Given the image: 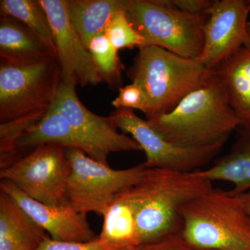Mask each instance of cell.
Returning <instances> with one entry per match:
<instances>
[{
  "label": "cell",
  "instance_id": "cell-17",
  "mask_svg": "<svg viewBox=\"0 0 250 250\" xmlns=\"http://www.w3.org/2000/svg\"><path fill=\"white\" fill-rule=\"evenodd\" d=\"M129 188L119 192L103 215L100 243L132 250L141 245L136 215Z\"/></svg>",
  "mask_w": 250,
  "mask_h": 250
},
{
  "label": "cell",
  "instance_id": "cell-10",
  "mask_svg": "<svg viewBox=\"0 0 250 250\" xmlns=\"http://www.w3.org/2000/svg\"><path fill=\"white\" fill-rule=\"evenodd\" d=\"M250 0H215L206 12L204 47L197 59L213 70L243 47H250L248 16Z\"/></svg>",
  "mask_w": 250,
  "mask_h": 250
},
{
  "label": "cell",
  "instance_id": "cell-5",
  "mask_svg": "<svg viewBox=\"0 0 250 250\" xmlns=\"http://www.w3.org/2000/svg\"><path fill=\"white\" fill-rule=\"evenodd\" d=\"M62 82L52 57L27 62H0V123L14 121L52 106Z\"/></svg>",
  "mask_w": 250,
  "mask_h": 250
},
{
  "label": "cell",
  "instance_id": "cell-8",
  "mask_svg": "<svg viewBox=\"0 0 250 250\" xmlns=\"http://www.w3.org/2000/svg\"><path fill=\"white\" fill-rule=\"evenodd\" d=\"M70 170L65 148L44 144L1 169L0 178L12 182L33 200L57 207L67 202L65 192Z\"/></svg>",
  "mask_w": 250,
  "mask_h": 250
},
{
  "label": "cell",
  "instance_id": "cell-11",
  "mask_svg": "<svg viewBox=\"0 0 250 250\" xmlns=\"http://www.w3.org/2000/svg\"><path fill=\"white\" fill-rule=\"evenodd\" d=\"M40 2L52 28L62 82L83 87L103 82L89 50L72 26L66 0H40Z\"/></svg>",
  "mask_w": 250,
  "mask_h": 250
},
{
  "label": "cell",
  "instance_id": "cell-18",
  "mask_svg": "<svg viewBox=\"0 0 250 250\" xmlns=\"http://www.w3.org/2000/svg\"><path fill=\"white\" fill-rule=\"evenodd\" d=\"M126 0H66L67 13L87 49L96 36L104 34L115 15L125 10Z\"/></svg>",
  "mask_w": 250,
  "mask_h": 250
},
{
  "label": "cell",
  "instance_id": "cell-26",
  "mask_svg": "<svg viewBox=\"0 0 250 250\" xmlns=\"http://www.w3.org/2000/svg\"><path fill=\"white\" fill-rule=\"evenodd\" d=\"M132 250H195L188 246L180 235H173L158 241L140 245Z\"/></svg>",
  "mask_w": 250,
  "mask_h": 250
},
{
  "label": "cell",
  "instance_id": "cell-19",
  "mask_svg": "<svg viewBox=\"0 0 250 250\" xmlns=\"http://www.w3.org/2000/svg\"><path fill=\"white\" fill-rule=\"evenodd\" d=\"M231 150L214 166L197 170L208 180L223 181L233 185L229 193L239 196L250 189V130L240 129Z\"/></svg>",
  "mask_w": 250,
  "mask_h": 250
},
{
  "label": "cell",
  "instance_id": "cell-14",
  "mask_svg": "<svg viewBox=\"0 0 250 250\" xmlns=\"http://www.w3.org/2000/svg\"><path fill=\"white\" fill-rule=\"evenodd\" d=\"M44 144L57 145L65 149H80L93 160L106 165L98 149L86 141L52 104L42 119L20 138L16 148L20 155L22 151L33 150Z\"/></svg>",
  "mask_w": 250,
  "mask_h": 250
},
{
  "label": "cell",
  "instance_id": "cell-16",
  "mask_svg": "<svg viewBox=\"0 0 250 250\" xmlns=\"http://www.w3.org/2000/svg\"><path fill=\"white\" fill-rule=\"evenodd\" d=\"M47 237L12 197L0 192V250H36Z\"/></svg>",
  "mask_w": 250,
  "mask_h": 250
},
{
  "label": "cell",
  "instance_id": "cell-29",
  "mask_svg": "<svg viewBox=\"0 0 250 250\" xmlns=\"http://www.w3.org/2000/svg\"><path fill=\"white\" fill-rule=\"evenodd\" d=\"M248 34H249V35L250 36V20L249 21H248Z\"/></svg>",
  "mask_w": 250,
  "mask_h": 250
},
{
  "label": "cell",
  "instance_id": "cell-2",
  "mask_svg": "<svg viewBox=\"0 0 250 250\" xmlns=\"http://www.w3.org/2000/svg\"><path fill=\"white\" fill-rule=\"evenodd\" d=\"M167 141L184 147L226 143L239 128L221 82L215 76L184 97L173 110L147 120Z\"/></svg>",
  "mask_w": 250,
  "mask_h": 250
},
{
  "label": "cell",
  "instance_id": "cell-20",
  "mask_svg": "<svg viewBox=\"0 0 250 250\" xmlns=\"http://www.w3.org/2000/svg\"><path fill=\"white\" fill-rule=\"evenodd\" d=\"M49 57L55 58L43 42L24 24L15 18L1 16V59L11 62H27Z\"/></svg>",
  "mask_w": 250,
  "mask_h": 250
},
{
  "label": "cell",
  "instance_id": "cell-1",
  "mask_svg": "<svg viewBox=\"0 0 250 250\" xmlns=\"http://www.w3.org/2000/svg\"><path fill=\"white\" fill-rule=\"evenodd\" d=\"M213 188L211 181L197 170L146 168L129 189L141 245L179 235L184 206Z\"/></svg>",
  "mask_w": 250,
  "mask_h": 250
},
{
  "label": "cell",
  "instance_id": "cell-21",
  "mask_svg": "<svg viewBox=\"0 0 250 250\" xmlns=\"http://www.w3.org/2000/svg\"><path fill=\"white\" fill-rule=\"evenodd\" d=\"M0 11L1 16L15 18L24 24L57 59L52 28L40 0H1Z\"/></svg>",
  "mask_w": 250,
  "mask_h": 250
},
{
  "label": "cell",
  "instance_id": "cell-7",
  "mask_svg": "<svg viewBox=\"0 0 250 250\" xmlns=\"http://www.w3.org/2000/svg\"><path fill=\"white\" fill-rule=\"evenodd\" d=\"M65 150L71 168L65 197L77 211L85 215L93 212L103 216L116 195L139 183L146 170L143 164L114 170L80 149Z\"/></svg>",
  "mask_w": 250,
  "mask_h": 250
},
{
  "label": "cell",
  "instance_id": "cell-15",
  "mask_svg": "<svg viewBox=\"0 0 250 250\" xmlns=\"http://www.w3.org/2000/svg\"><path fill=\"white\" fill-rule=\"evenodd\" d=\"M213 70L225 88L240 129L250 130V47L240 49Z\"/></svg>",
  "mask_w": 250,
  "mask_h": 250
},
{
  "label": "cell",
  "instance_id": "cell-12",
  "mask_svg": "<svg viewBox=\"0 0 250 250\" xmlns=\"http://www.w3.org/2000/svg\"><path fill=\"white\" fill-rule=\"evenodd\" d=\"M76 86L62 81L52 105L98 149L106 165L111 153L143 151L134 139L118 132V127L111 117L99 116L85 107L77 96Z\"/></svg>",
  "mask_w": 250,
  "mask_h": 250
},
{
  "label": "cell",
  "instance_id": "cell-6",
  "mask_svg": "<svg viewBox=\"0 0 250 250\" xmlns=\"http://www.w3.org/2000/svg\"><path fill=\"white\" fill-rule=\"evenodd\" d=\"M125 13L145 46H157L187 59L201 55L207 15L187 14L154 0H126Z\"/></svg>",
  "mask_w": 250,
  "mask_h": 250
},
{
  "label": "cell",
  "instance_id": "cell-27",
  "mask_svg": "<svg viewBox=\"0 0 250 250\" xmlns=\"http://www.w3.org/2000/svg\"><path fill=\"white\" fill-rule=\"evenodd\" d=\"M174 7L182 12L192 15H206L213 4L210 0H172Z\"/></svg>",
  "mask_w": 250,
  "mask_h": 250
},
{
  "label": "cell",
  "instance_id": "cell-13",
  "mask_svg": "<svg viewBox=\"0 0 250 250\" xmlns=\"http://www.w3.org/2000/svg\"><path fill=\"white\" fill-rule=\"evenodd\" d=\"M0 189L12 197L54 241L83 243L98 238L86 215L77 211L68 202L57 207L44 205L27 196L7 180H1Z\"/></svg>",
  "mask_w": 250,
  "mask_h": 250
},
{
  "label": "cell",
  "instance_id": "cell-9",
  "mask_svg": "<svg viewBox=\"0 0 250 250\" xmlns=\"http://www.w3.org/2000/svg\"><path fill=\"white\" fill-rule=\"evenodd\" d=\"M110 117L118 129L131 134L146 153V160L143 163L146 168L194 172L209 163L225 146V143L202 148L176 146L167 141L147 120L136 116L132 109H116Z\"/></svg>",
  "mask_w": 250,
  "mask_h": 250
},
{
  "label": "cell",
  "instance_id": "cell-22",
  "mask_svg": "<svg viewBox=\"0 0 250 250\" xmlns=\"http://www.w3.org/2000/svg\"><path fill=\"white\" fill-rule=\"evenodd\" d=\"M88 50L103 82H106L110 87L120 86L123 64L118 57V51L111 45L106 35L101 34L94 38Z\"/></svg>",
  "mask_w": 250,
  "mask_h": 250
},
{
  "label": "cell",
  "instance_id": "cell-3",
  "mask_svg": "<svg viewBox=\"0 0 250 250\" xmlns=\"http://www.w3.org/2000/svg\"><path fill=\"white\" fill-rule=\"evenodd\" d=\"M180 236L195 250H250V216L239 196L213 188L184 206Z\"/></svg>",
  "mask_w": 250,
  "mask_h": 250
},
{
  "label": "cell",
  "instance_id": "cell-24",
  "mask_svg": "<svg viewBox=\"0 0 250 250\" xmlns=\"http://www.w3.org/2000/svg\"><path fill=\"white\" fill-rule=\"evenodd\" d=\"M118 97L111 103L116 109H137L143 112L147 116L149 106L147 97L142 86L132 82L131 84L120 87Z\"/></svg>",
  "mask_w": 250,
  "mask_h": 250
},
{
  "label": "cell",
  "instance_id": "cell-25",
  "mask_svg": "<svg viewBox=\"0 0 250 250\" xmlns=\"http://www.w3.org/2000/svg\"><path fill=\"white\" fill-rule=\"evenodd\" d=\"M36 250H128L100 243L98 238L90 242H62L54 241L47 236Z\"/></svg>",
  "mask_w": 250,
  "mask_h": 250
},
{
  "label": "cell",
  "instance_id": "cell-23",
  "mask_svg": "<svg viewBox=\"0 0 250 250\" xmlns=\"http://www.w3.org/2000/svg\"><path fill=\"white\" fill-rule=\"evenodd\" d=\"M104 34L118 51L135 47L139 49L145 46V39L131 25L125 10L118 11L112 18Z\"/></svg>",
  "mask_w": 250,
  "mask_h": 250
},
{
  "label": "cell",
  "instance_id": "cell-28",
  "mask_svg": "<svg viewBox=\"0 0 250 250\" xmlns=\"http://www.w3.org/2000/svg\"><path fill=\"white\" fill-rule=\"evenodd\" d=\"M245 210L250 216V189L248 191L239 195Z\"/></svg>",
  "mask_w": 250,
  "mask_h": 250
},
{
  "label": "cell",
  "instance_id": "cell-4",
  "mask_svg": "<svg viewBox=\"0 0 250 250\" xmlns=\"http://www.w3.org/2000/svg\"><path fill=\"white\" fill-rule=\"evenodd\" d=\"M130 75L146 92L149 120L173 110L188 94L213 80L215 72L197 59L150 45L139 48Z\"/></svg>",
  "mask_w": 250,
  "mask_h": 250
},
{
  "label": "cell",
  "instance_id": "cell-30",
  "mask_svg": "<svg viewBox=\"0 0 250 250\" xmlns=\"http://www.w3.org/2000/svg\"></svg>",
  "mask_w": 250,
  "mask_h": 250
}]
</instances>
